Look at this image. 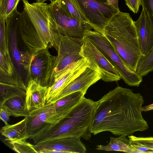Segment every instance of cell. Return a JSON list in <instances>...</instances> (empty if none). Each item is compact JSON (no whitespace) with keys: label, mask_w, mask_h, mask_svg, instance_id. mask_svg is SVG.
<instances>
[{"label":"cell","mask_w":153,"mask_h":153,"mask_svg":"<svg viewBox=\"0 0 153 153\" xmlns=\"http://www.w3.org/2000/svg\"><path fill=\"white\" fill-rule=\"evenodd\" d=\"M153 71V46L145 55L140 59L136 72L142 77L146 76Z\"/></svg>","instance_id":"obj_22"},{"label":"cell","mask_w":153,"mask_h":153,"mask_svg":"<svg viewBox=\"0 0 153 153\" xmlns=\"http://www.w3.org/2000/svg\"><path fill=\"white\" fill-rule=\"evenodd\" d=\"M0 69L12 76L15 72V68L12 62L10 52L0 51Z\"/></svg>","instance_id":"obj_27"},{"label":"cell","mask_w":153,"mask_h":153,"mask_svg":"<svg viewBox=\"0 0 153 153\" xmlns=\"http://www.w3.org/2000/svg\"><path fill=\"white\" fill-rule=\"evenodd\" d=\"M83 38L60 36L58 54L56 56L50 85H52L54 78L61 71L72 63L84 58L81 55Z\"/></svg>","instance_id":"obj_10"},{"label":"cell","mask_w":153,"mask_h":153,"mask_svg":"<svg viewBox=\"0 0 153 153\" xmlns=\"http://www.w3.org/2000/svg\"><path fill=\"white\" fill-rule=\"evenodd\" d=\"M48 17L53 47L58 50L61 36L83 39L85 33L93 29L89 23L67 14L56 0L49 4Z\"/></svg>","instance_id":"obj_4"},{"label":"cell","mask_w":153,"mask_h":153,"mask_svg":"<svg viewBox=\"0 0 153 153\" xmlns=\"http://www.w3.org/2000/svg\"><path fill=\"white\" fill-rule=\"evenodd\" d=\"M78 9L93 27L103 33L110 19L120 10L107 4V0H74Z\"/></svg>","instance_id":"obj_7"},{"label":"cell","mask_w":153,"mask_h":153,"mask_svg":"<svg viewBox=\"0 0 153 153\" xmlns=\"http://www.w3.org/2000/svg\"><path fill=\"white\" fill-rule=\"evenodd\" d=\"M96 105L97 101L84 97L65 117L56 124L48 125L33 137L34 143L70 137L89 140Z\"/></svg>","instance_id":"obj_2"},{"label":"cell","mask_w":153,"mask_h":153,"mask_svg":"<svg viewBox=\"0 0 153 153\" xmlns=\"http://www.w3.org/2000/svg\"><path fill=\"white\" fill-rule=\"evenodd\" d=\"M22 1L24 7L21 13L22 21L33 27L47 48L48 44L52 47L48 17L49 4L37 2L30 3L27 0Z\"/></svg>","instance_id":"obj_6"},{"label":"cell","mask_w":153,"mask_h":153,"mask_svg":"<svg viewBox=\"0 0 153 153\" xmlns=\"http://www.w3.org/2000/svg\"><path fill=\"white\" fill-rule=\"evenodd\" d=\"M56 0L60 7L67 14L80 21L89 23L78 9L74 0Z\"/></svg>","instance_id":"obj_23"},{"label":"cell","mask_w":153,"mask_h":153,"mask_svg":"<svg viewBox=\"0 0 153 153\" xmlns=\"http://www.w3.org/2000/svg\"><path fill=\"white\" fill-rule=\"evenodd\" d=\"M0 108L8 100L26 95V91L16 85L0 82Z\"/></svg>","instance_id":"obj_21"},{"label":"cell","mask_w":153,"mask_h":153,"mask_svg":"<svg viewBox=\"0 0 153 153\" xmlns=\"http://www.w3.org/2000/svg\"><path fill=\"white\" fill-rule=\"evenodd\" d=\"M8 38L5 18H0V51L9 52Z\"/></svg>","instance_id":"obj_26"},{"label":"cell","mask_w":153,"mask_h":153,"mask_svg":"<svg viewBox=\"0 0 153 153\" xmlns=\"http://www.w3.org/2000/svg\"><path fill=\"white\" fill-rule=\"evenodd\" d=\"M103 34L127 66L136 71L143 55L136 29L130 14L119 11L109 21Z\"/></svg>","instance_id":"obj_3"},{"label":"cell","mask_w":153,"mask_h":153,"mask_svg":"<svg viewBox=\"0 0 153 153\" xmlns=\"http://www.w3.org/2000/svg\"><path fill=\"white\" fill-rule=\"evenodd\" d=\"M0 71V82L11 84L17 86L22 89L25 91L27 90V86L24 84L20 79L13 77V75L11 76L1 69Z\"/></svg>","instance_id":"obj_28"},{"label":"cell","mask_w":153,"mask_h":153,"mask_svg":"<svg viewBox=\"0 0 153 153\" xmlns=\"http://www.w3.org/2000/svg\"><path fill=\"white\" fill-rule=\"evenodd\" d=\"M143 96L118 86L97 101L90 131L94 135L107 131L115 135H132L149 128L142 116Z\"/></svg>","instance_id":"obj_1"},{"label":"cell","mask_w":153,"mask_h":153,"mask_svg":"<svg viewBox=\"0 0 153 153\" xmlns=\"http://www.w3.org/2000/svg\"><path fill=\"white\" fill-rule=\"evenodd\" d=\"M85 95L81 91H76L62 98L54 103L55 113L47 120V123L54 124L59 122L80 102Z\"/></svg>","instance_id":"obj_16"},{"label":"cell","mask_w":153,"mask_h":153,"mask_svg":"<svg viewBox=\"0 0 153 153\" xmlns=\"http://www.w3.org/2000/svg\"><path fill=\"white\" fill-rule=\"evenodd\" d=\"M100 79L101 76L98 72L88 67L67 85L51 103H55L62 98L76 91H81L85 94L88 88Z\"/></svg>","instance_id":"obj_12"},{"label":"cell","mask_w":153,"mask_h":153,"mask_svg":"<svg viewBox=\"0 0 153 153\" xmlns=\"http://www.w3.org/2000/svg\"><path fill=\"white\" fill-rule=\"evenodd\" d=\"M88 64L87 59L84 58L61 71L56 77V81L48 87L46 104L51 103L67 85L86 69Z\"/></svg>","instance_id":"obj_11"},{"label":"cell","mask_w":153,"mask_h":153,"mask_svg":"<svg viewBox=\"0 0 153 153\" xmlns=\"http://www.w3.org/2000/svg\"><path fill=\"white\" fill-rule=\"evenodd\" d=\"M37 2H45V1H51L52 0H35Z\"/></svg>","instance_id":"obj_36"},{"label":"cell","mask_w":153,"mask_h":153,"mask_svg":"<svg viewBox=\"0 0 153 153\" xmlns=\"http://www.w3.org/2000/svg\"><path fill=\"white\" fill-rule=\"evenodd\" d=\"M0 132L5 137V140L9 143L20 140H27L29 138L26 128L25 118L16 124L5 125L2 128Z\"/></svg>","instance_id":"obj_18"},{"label":"cell","mask_w":153,"mask_h":153,"mask_svg":"<svg viewBox=\"0 0 153 153\" xmlns=\"http://www.w3.org/2000/svg\"><path fill=\"white\" fill-rule=\"evenodd\" d=\"M22 140L9 142L13 149L16 152L22 153H37L33 145Z\"/></svg>","instance_id":"obj_25"},{"label":"cell","mask_w":153,"mask_h":153,"mask_svg":"<svg viewBox=\"0 0 153 153\" xmlns=\"http://www.w3.org/2000/svg\"><path fill=\"white\" fill-rule=\"evenodd\" d=\"M56 57L50 54L47 48L31 55L24 67L30 79L42 86L49 87Z\"/></svg>","instance_id":"obj_9"},{"label":"cell","mask_w":153,"mask_h":153,"mask_svg":"<svg viewBox=\"0 0 153 153\" xmlns=\"http://www.w3.org/2000/svg\"><path fill=\"white\" fill-rule=\"evenodd\" d=\"M140 3L148 16L153 29V0H140Z\"/></svg>","instance_id":"obj_30"},{"label":"cell","mask_w":153,"mask_h":153,"mask_svg":"<svg viewBox=\"0 0 153 153\" xmlns=\"http://www.w3.org/2000/svg\"><path fill=\"white\" fill-rule=\"evenodd\" d=\"M48 87L42 86L30 79L26 91L25 106L30 112L41 108L46 104Z\"/></svg>","instance_id":"obj_15"},{"label":"cell","mask_w":153,"mask_h":153,"mask_svg":"<svg viewBox=\"0 0 153 153\" xmlns=\"http://www.w3.org/2000/svg\"><path fill=\"white\" fill-rule=\"evenodd\" d=\"M125 1L130 10L134 13H137L140 5V0H125Z\"/></svg>","instance_id":"obj_31"},{"label":"cell","mask_w":153,"mask_h":153,"mask_svg":"<svg viewBox=\"0 0 153 153\" xmlns=\"http://www.w3.org/2000/svg\"><path fill=\"white\" fill-rule=\"evenodd\" d=\"M83 39L81 55L88 61V67L98 72L104 82L120 80L119 74L100 50L88 38L84 37Z\"/></svg>","instance_id":"obj_8"},{"label":"cell","mask_w":153,"mask_h":153,"mask_svg":"<svg viewBox=\"0 0 153 153\" xmlns=\"http://www.w3.org/2000/svg\"><path fill=\"white\" fill-rule=\"evenodd\" d=\"M124 134L117 137H111L110 141L107 145H98L96 149L107 151H120L128 153H136L135 150L131 146V141Z\"/></svg>","instance_id":"obj_19"},{"label":"cell","mask_w":153,"mask_h":153,"mask_svg":"<svg viewBox=\"0 0 153 153\" xmlns=\"http://www.w3.org/2000/svg\"><path fill=\"white\" fill-rule=\"evenodd\" d=\"M54 103L46 104L42 107L33 110L25 117L26 128L30 139L42 130L48 124V119L55 113Z\"/></svg>","instance_id":"obj_13"},{"label":"cell","mask_w":153,"mask_h":153,"mask_svg":"<svg viewBox=\"0 0 153 153\" xmlns=\"http://www.w3.org/2000/svg\"><path fill=\"white\" fill-rule=\"evenodd\" d=\"M33 146L37 153L43 149H56L66 153H85L87 152L81 138L78 137L60 138Z\"/></svg>","instance_id":"obj_14"},{"label":"cell","mask_w":153,"mask_h":153,"mask_svg":"<svg viewBox=\"0 0 153 153\" xmlns=\"http://www.w3.org/2000/svg\"><path fill=\"white\" fill-rule=\"evenodd\" d=\"M21 0H0V18L9 16L17 8Z\"/></svg>","instance_id":"obj_24"},{"label":"cell","mask_w":153,"mask_h":153,"mask_svg":"<svg viewBox=\"0 0 153 153\" xmlns=\"http://www.w3.org/2000/svg\"><path fill=\"white\" fill-rule=\"evenodd\" d=\"M134 23L137 31L143 55H146L153 46V29L143 8L138 19Z\"/></svg>","instance_id":"obj_17"},{"label":"cell","mask_w":153,"mask_h":153,"mask_svg":"<svg viewBox=\"0 0 153 153\" xmlns=\"http://www.w3.org/2000/svg\"><path fill=\"white\" fill-rule=\"evenodd\" d=\"M10 116H11L10 113L7 109L3 107L0 108V118L5 125L8 124V121Z\"/></svg>","instance_id":"obj_32"},{"label":"cell","mask_w":153,"mask_h":153,"mask_svg":"<svg viewBox=\"0 0 153 153\" xmlns=\"http://www.w3.org/2000/svg\"><path fill=\"white\" fill-rule=\"evenodd\" d=\"M25 98L26 95L11 98L6 101L2 107L8 111L11 116L25 117L29 113L26 108Z\"/></svg>","instance_id":"obj_20"},{"label":"cell","mask_w":153,"mask_h":153,"mask_svg":"<svg viewBox=\"0 0 153 153\" xmlns=\"http://www.w3.org/2000/svg\"><path fill=\"white\" fill-rule=\"evenodd\" d=\"M131 145L135 150L136 153H153V151L152 150L147 147L135 144L132 141Z\"/></svg>","instance_id":"obj_33"},{"label":"cell","mask_w":153,"mask_h":153,"mask_svg":"<svg viewBox=\"0 0 153 153\" xmlns=\"http://www.w3.org/2000/svg\"><path fill=\"white\" fill-rule=\"evenodd\" d=\"M84 37L90 40L100 50L126 83L130 86H139L142 81L143 77L127 66L102 33L92 30L87 32Z\"/></svg>","instance_id":"obj_5"},{"label":"cell","mask_w":153,"mask_h":153,"mask_svg":"<svg viewBox=\"0 0 153 153\" xmlns=\"http://www.w3.org/2000/svg\"><path fill=\"white\" fill-rule=\"evenodd\" d=\"M128 136L129 140L135 144L147 147L153 151V137H138L132 135Z\"/></svg>","instance_id":"obj_29"},{"label":"cell","mask_w":153,"mask_h":153,"mask_svg":"<svg viewBox=\"0 0 153 153\" xmlns=\"http://www.w3.org/2000/svg\"><path fill=\"white\" fill-rule=\"evenodd\" d=\"M107 2L108 4L112 5L118 10H120L118 0H107Z\"/></svg>","instance_id":"obj_34"},{"label":"cell","mask_w":153,"mask_h":153,"mask_svg":"<svg viewBox=\"0 0 153 153\" xmlns=\"http://www.w3.org/2000/svg\"><path fill=\"white\" fill-rule=\"evenodd\" d=\"M142 111H153V103L143 107Z\"/></svg>","instance_id":"obj_35"}]
</instances>
